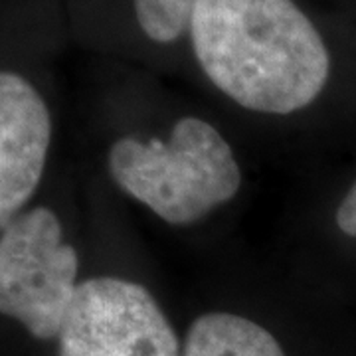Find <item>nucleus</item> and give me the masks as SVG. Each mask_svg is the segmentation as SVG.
I'll list each match as a JSON object with an SVG mask.
<instances>
[{
	"label": "nucleus",
	"instance_id": "nucleus-1",
	"mask_svg": "<svg viewBox=\"0 0 356 356\" xmlns=\"http://www.w3.org/2000/svg\"><path fill=\"white\" fill-rule=\"evenodd\" d=\"M188 32L206 77L243 109L295 113L329 81V50L295 0H198Z\"/></svg>",
	"mask_w": 356,
	"mask_h": 356
},
{
	"label": "nucleus",
	"instance_id": "nucleus-2",
	"mask_svg": "<svg viewBox=\"0 0 356 356\" xmlns=\"http://www.w3.org/2000/svg\"><path fill=\"white\" fill-rule=\"evenodd\" d=\"M107 166L121 191L172 226L202 220L242 186L234 149L212 123L198 117L178 119L166 140L117 139Z\"/></svg>",
	"mask_w": 356,
	"mask_h": 356
},
{
	"label": "nucleus",
	"instance_id": "nucleus-3",
	"mask_svg": "<svg viewBox=\"0 0 356 356\" xmlns=\"http://www.w3.org/2000/svg\"><path fill=\"white\" fill-rule=\"evenodd\" d=\"M79 255L58 214L36 206L0 228V315L40 341L58 339L79 287Z\"/></svg>",
	"mask_w": 356,
	"mask_h": 356
},
{
	"label": "nucleus",
	"instance_id": "nucleus-4",
	"mask_svg": "<svg viewBox=\"0 0 356 356\" xmlns=\"http://www.w3.org/2000/svg\"><path fill=\"white\" fill-rule=\"evenodd\" d=\"M58 356H182L170 321L135 281H79L58 334Z\"/></svg>",
	"mask_w": 356,
	"mask_h": 356
},
{
	"label": "nucleus",
	"instance_id": "nucleus-5",
	"mask_svg": "<svg viewBox=\"0 0 356 356\" xmlns=\"http://www.w3.org/2000/svg\"><path fill=\"white\" fill-rule=\"evenodd\" d=\"M51 145V115L36 86L0 70V228L38 191Z\"/></svg>",
	"mask_w": 356,
	"mask_h": 356
},
{
	"label": "nucleus",
	"instance_id": "nucleus-6",
	"mask_svg": "<svg viewBox=\"0 0 356 356\" xmlns=\"http://www.w3.org/2000/svg\"><path fill=\"white\" fill-rule=\"evenodd\" d=\"M182 356H285V353L259 323L214 311L192 323Z\"/></svg>",
	"mask_w": 356,
	"mask_h": 356
},
{
	"label": "nucleus",
	"instance_id": "nucleus-7",
	"mask_svg": "<svg viewBox=\"0 0 356 356\" xmlns=\"http://www.w3.org/2000/svg\"><path fill=\"white\" fill-rule=\"evenodd\" d=\"M198 0H133L140 32L156 44H170L188 32Z\"/></svg>",
	"mask_w": 356,
	"mask_h": 356
},
{
	"label": "nucleus",
	"instance_id": "nucleus-8",
	"mask_svg": "<svg viewBox=\"0 0 356 356\" xmlns=\"http://www.w3.org/2000/svg\"><path fill=\"white\" fill-rule=\"evenodd\" d=\"M337 226L343 234L356 238V180L337 208Z\"/></svg>",
	"mask_w": 356,
	"mask_h": 356
}]
</instances>
